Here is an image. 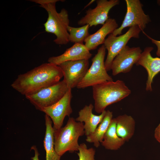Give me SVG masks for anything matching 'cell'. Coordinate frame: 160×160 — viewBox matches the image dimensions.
<instances>
[{
  "label": "cell",
  "mask_w": 160,
  "mask_h": 160,
  "mask_svg": "<svg viewBox=\"0 0 160 160\" xmlns=\"http://www.w3.org/2000/svg\"><path fill=\"white\" fill-rule=\"evenodd\" d=\"M63 77L59 66L46 63L18 75L11 86L25 96L57 84Z\"/></svg>",
  "instance_id": "cell-1"
},
{
  "label": "cell",
  "mask_w": 160,
  "mask_h": 160,
  "mask_svg": "<svg viewBox=\"0 0 160 160\" xmlns=\"http://www.w3.org/2000/svg\"><path fill=\"white\" fill-rule=\"evenodd\" d=\"M32 2L40 4L47 12L48 17L44 25L45 31L55 34L56 38L54 40L58 45H65L69 42V33L68 27L69 19L67 11L62 9L58 12L56 7V3L61 0H33Z\"/></svg>",
  "instance_id": "cell-2"
},
{
  "label": "cell",
  "mask_w": 160,
  "mask_h": 160,
  "mask_svg": "<svg viewBox=\"0 0 160 160\" xmlns=\"http://www.w3.org/2000/svg\"><path fill=\"white\" fill-rule=\"evenodd\" d=\"M95 111L101 113L109 105L128 96L131 90L121 80L107 81L92 87Z\"/></svg>",
  "instance_id": "cell-3"
},
{
  "label": "cell",
  "mask_w": 160,
  "mask_h": 160,
  "mask_svg": "<svg viewBox=\"0 0 160 160\" xmlns=\"http://www.w3.org/2000/svg\"><path fill=\"white\" fill-rule=\"evenodd\" d=\"M85 134L84 124L69 117L66 124L60 129L55 130L54 144L56 151L60 156L67 151H78L79 137Z\"/></svg>",
  "instance_id": "cell-4"
},
{
  "label": "cell",
  "mask_w": 160,
  "mask_h": 160,
  "mask_svg": "<svg viewBox=\"0 0 160 160\" xmlns=\"http://www.w3.org/2000/svg\"><path fill=\"white\" fill-rule=\"evenodd\" d=\"M105 48L103 45L92 59V64L85 76L77 86L78 89H84L113 79L107 73L105 65Z\"/></svg>",
  "instance_id": "cell-5"
},
{
  "label": "cell",
  "mask_w": 160,
  "mask_h": 160,
  "mask_svg": "<svg viewBox=\"0 0 160 160\" xmlns=\"http://www.w3.org/2000/svg\"><path fill=\"white\" fill-rule=\"evenodd\" d=\"M69 89L63 80L36 93L25 96L36 109L41 111L43 108L51 106L58 102Z\"/></svg>",
  "instance_id": "cell-6"
},
{
  "label": "cell",
  "mask_w": 160,
  "mask_h": 160,
  "mask_svg": "<svg viewBox=\"0 0 160 160\" xmlns=\"http://www.w3.org/2000/svg\"><path fill=\"white\" fill-rule=\"evenodd\" d=\"M127 12L121 26L112 34L117 36L122 34V30L127 27L138 26L143 31L146 25L151 21L148 15L145 14L142 8L143 5L139 0H125Z\"/></svg>",
  "instance_id": "cell-7"
},
{
  "label": "cell",
  "mask_w": 160,
  "mask_h": 160,
  "mask_svg": "<svg viewBox=\"0 0 160 160\" xmlns=\"http://www.w3.org/2000/svg\"><path fill=\"white\" fill-rule=\"evenodd\" d=\"M141 31L138 26H133L130 27L128 30L123 35L117 36L111 33L105 39L103 44L108 51L107 57L105 61L107 71L111 70L113 59L126 46L129 39L132 37L139 38Z\"/></svg>",
  "instance_id": "cell-8"
},
{
  "label": "cell",
  "mask_w": 160,
  "mask_h": 160,
  "mask_svg": "<svg viewBox=\"0 0 160 160\" xmlns=\"http://www.w3.org/2000/svg\"><path fill=\"white\" fill-rule=\"evenodd\" d=\"M119 0H97L95 7L86 11V15L79 20L78 24L82 26L89 25L90 27L99 24L103 25L109 18L110 10L119 4Z\"/></svg>",
  "instance_id": "cell-9"
},
{
  "label": "cell",
  "mask_w": 160,
  "mask_h": 160,
  "mask_svg": "<svg viewBox=\"0 0 160 160\" xmlns=\"http://www.w3.org/2000/svg\"><path fill=\"white\" fill-rule=\"evenodd\" d=\"M72 97L71 89H69L58 102L41 110L50 118L53 123V128L55 130L61 128L65 117L66 116L69 117L72 113L73 110L71 105Z\"/></svg>",
  "instance_id": "cell-10"
},
{
  "label": "cell",
  "mask_w": 160,
  "mask_h": 160,
  "mask_svg": "<svg viewBox=\"0 0 160 160\" xmlns=\"http://www.w3.org/2000/svg\"><path fill=\"white\" fill-rule=\"evenodd\" d=\"M89 65V60H81L66 61L58 65L69 89L77 87L86 75Z\"/></svg>",
  "instance_id": "cell-11"
},
{
  "label": "cell",
  "mask_w": 160,
  "mask_h": 160,
  "mask_svg": "<svg viewBox=\"0 0 160 160\" xmlns=\"http://www.w3.org/2000/svg\"><path fill=\"white\" fill-rule=\"evenodd\" d=\"M142 51L140 47H130L126 46L113 59L111 70L112 75L130 71L133 65L139 60Z\"/></svg>",
  "instance_id": "cell-12"
},
{
  "label": "cell",
  "mask_w": 160,
  "mask_h": 160,
  "mask_svg": "<svg viewBox=\"0 0 160 160\" xmlns=\"http://www.w3.org/2000/svg\"><path fill=\"white\" fill-rule=\"evenodd\" d=\"M153 48L148 47L144 49L137 62V65L143 67L148 73V78L146 82V90L147 91H152V84L153 78L160 72V58L153 57L151 52Z\"/></svg>",
  "instance_id": "cell-13"
},
{
  "label": "cell",
  "mask_w": 160,
  "mask_h": 160,
  "mask_svg": "<svg viewBox=\"0 0 160 160\" xmlns=\"http://www.w3.org/2000/svg\"><path fill=\"white\" fill-rule=\"evenodd\" d=\"M92 54L83 44H74L61 55L49 58L48 62L59 65L63 63L81 60H89Z\"/></svg>",
  "instance_id": "cell-14"
},
{
  "label": "cell",
  "mask_w": 160,
  "mask_h": 160,
  "mask_svg": "<svg viewBox=\"0 0 160 160\" xmlns=\"http://www.w3.org/2000/svg\"><path fill=\"white\" fill-rule=\"evenodd\" d=\"M94 106L92 104L86 105L79 112V116L76 119L77 122H84L85 135L87 136L93 133L102 121L105 114V110L99 115L92 113Z\"/></svg>",
  "instance_id": "cell-15"
},
{
  "label": "cell",
  "mask_w": 160,
  "mask_h": 160,
  "mask_svg": "<svg viewBox=\"0 0 160 160\" xmlns=\"http://www.w3.org/2000/svg\"><path fill=\"white\" fill-rule=\"evenodd\" d=\"M118 28L116 20L109 18L100 29L90 34L84 42L85 45L89 51L96 49L99 45L104 44L108 35L112 33Z\"/></svg>",
  "instance_id": "cell-16"
},
{
  "label": "cell",
  "mask_w": 160,
  "mask_h": 160,
  "mask_svg": "<svg viewBox=\"0 0 160 160\" xmlns=\"http://www.w3.org/2000/svg\"><path fill=\"white\" fill-rule=\"evenodd\" d=\"M115 118L117 135L125 142L129 141L135 133V120L131 116L126 114L119 115Z\"/></svg>",
  "instance_id": "cell-17"
},
{
  "label": "cell",
  "mask_w": 160,
  "mask_h": 160,
  "mask_svg": "<svg viewBox=\"0 0 160 160\" xmlns=\"http://www.w3.org/2000/svg\"><path fill=\"white\" fill-rule=\"evenodd\" d=\"M46 127L44 145L46 151V160H60L61 157L58 154L55 148L54 133L52 121L47 115H45Z\"/></svg>",
  "instance_id": "cell-18"
},
{
  "label": "cell",
  "mask_w": 160,
  "mask_h": 160,
  "mask_svg": "<svg viewBox=\"0 0 160 160\" xmlns=\"http://www.w3.org/2000/svg\"><path fill=\"white\" fill-rule=\"evenodd\" d=\"M125 142L117 135L116 118H113L104 135L102 145L106 149L116 150L119 149Z\"/></svg>",
  "instance_id": "cell-19"
},
{
  "label": "cell",
  "mask_w": 160,
  "mask_h": 160,
  "mask_svg": "<svg viewBox=\"0 0 160 160\" xmlns=\"http://www.w3.org/2000/svg\"><path fill=\"white\" fill-rule=\"evenodd\" d=\"M112 119V112L109 110L106 111L103 121L93 133L87 136L86 141L88 142L93 143L96 148L99 147L100 143L102 142L104 135Z\"/></svg>",
  "instance_id": "cell-20"
},
{
  "label": "cell",
  "mask_w": 160,
  "mask_h": 160,
  "mask_svg": "<svg viewBox=\"0 0 160 160\" xmlns=\"http://www.w3.org/2000/svg\"><path fill=\"white\" fill-rule=\"evenodd\" d=\"M90 26L86 25L79 27H74L69 26L68 30L69 33V41L74 44H83L90 35L89 29Z\"/></svg>",
  "instance_id": "cell-21"
},
{
  "label": "cell",
  "mask_w": 160,
  "mask_h": 160,
  "mask_svg": "<svg viewBox=\"0 0 160 160\" xmlns=\"http://www.w3.org/2000/svg\"><path fill=\"white\" fill-rule=\"evenodd\" d=\"M78 151V160H95V149L92 148H88L85 143H82L79 145Z\"/></svg>",
  "instance_id": "cell-22"
},
{
  "label": "cell",
  "mask_w": 160,
  "mask_h": 160,
  "mask_svg": "<svg viewBox=\"0 0 160 160\" xmlns=\"http://www.w3.org/2000/svg\"><path fill=\"white\" fill-rule=\"evenodd\" d=\"M154 137L156 140L160 143V123L155 129Z\"/></svg>",
  "instance_id": "cell-23"
},
{
  "label": "cell",
  "mask_w": 160,
  "mask_h": 160,
  "mask_svg": "<svg viewBox=\"0 0 160 160\" xmlns=\"http://www.w3.org/2000/svg\"><path fill=\"white\" fill-rule=\"evenodd\" d=\"M147 36L149 38L151 39L152 43L156 44L157 46V50L156 52V54L158 56L160 57V41L152 39L148 36Z\"/></svg>",
  "instance_id": "cell-24"
},
{
  "label": "cell",
  "mask_w": 160,
  "mask_h": 160,
  "mask_svg": "<svg viewBox=\"0 0 160 160\" xmlns=\"http://www.w3.org/2000/svg\"><path fill=\"white\" fill-rule=\"evenodd\" d=\"M31 149L33 150L34 151V156L31 158L32 160H39V154L36 147L35 146H32Z\"/></svg>",
  "instance_id": "cell-25"
},
{
  "label": "cell",
  "mask_w": 160,
  "mask_h": 160,
  "mask_svg": "<svg viewBox=\"0 0 160 160\" xmlns=\"http://www.w3.org/2000/svg\"><path fill=\"white\" fill-rule=\"evenodd\" d=\"M95 0H91L88 4L84 8V9H85L87 7H88V6H89L91 4H92L93 2H94Z\"/></svg>",
  "instance_id": "cell-26"
}]
</instances>
